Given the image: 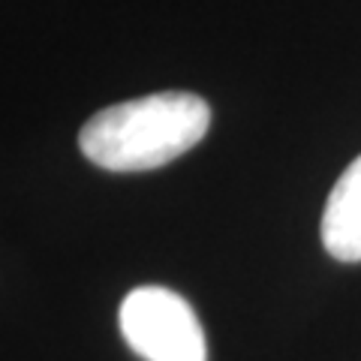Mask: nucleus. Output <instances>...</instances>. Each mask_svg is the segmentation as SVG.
<instances>
[{"label": "nucleus", "mask_w": 361, "mask_h": 361, "mask_svg": "<svg viewBox=\"0 0 361 361\" xmlns=\"http://www.w3.org/2000/svg\"><path fill=\"white\" fill-rule=\"evenodd\" d=\"M211 109L190 90H163L109 106L78 133V148L109 172H148L178 160L205 139Z\"/></svg>", "instance_id": "obj_1"}, {"label": "nucleus", "mask_w": 361, "mask_h": 361, "mask_svg": "<svg viewBox=\"0 0 361 361\" xmlns=\"http://www.w3.org/2000/svg\"><path fill=\"white\" fill-rule=\"evenodd\" d=\"M118 325L145 361H208L205 331L190 301L166 286H139L123 298Z\"/></svg>", "instance_id": "obj_2"}, {"label": "nucleus", "mask_w": 361, "mask_h": 361, "mask_svg": "<svg viewBox=\"0 0 361 361\" xmlns=\"http://www.w3.org/2000/svg\"><path fill=\"white\" fill-rule=\"evenodd\" d=\"M322 244L337 262H361V157L343 169L325 202Z\"/></svg>", "instance_id": "obj_3"}]
</instances>
